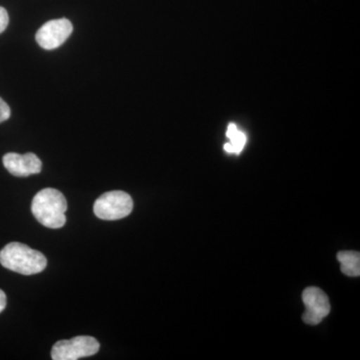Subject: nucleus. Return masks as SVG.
I'll return each mask as SVG.
<instances>
[{"instance_id": "nucleus-1", "label": "nucleus", "mask_w": 360, "mask_h": 360, "mask_svg": "<svg viewBox=\"0 0 360 360\" xmlns=\"http://www.w3.org/2000/svg\"><path fill=\"white\" fill-rule=\"evenodd\" d=\"M0 264L11 271L23 276H32L44 271L46 257L39 251L20 243H8L0 251Z\"/></svg>"}, {"instance_id": "nucleus-2", "label": "nucleus", "mask_w": 360, "mask_h": 360, "mask_svg": "<svg viewBox=\"0 0 360 360\" xmlns=\"http://www.w3.org/2000/svg\"><path fill=\"white\" fill-rule=\"evenodd\" d=\"M32 210L44 226L61 229L66 222L68 201L58 189L44 188L33 198Z\"/></svg>"}, {"instance_id": "nucleus-3", "label": "nucleus", "mask_w": 360, "mask_h": 360, "mask_svg": "<svg viewBox=\"0 0 360 360\" xmlns=\"http://www.w3.org/2000/svg\"><path fill=\"white\" fill-rule=\"evenodd\" d=\"M134 210V201L129 193L122 191H108L99 196L94 205V214L103 220H117L129 217Z\"/></svg>"}, {"instance_id": "nucleus-4", "label": "nucleus", "mask_w": 360, "mask_h": 360, "mask_svg": "<svg viewBox=\"0 0 360 360\" xmlns=\"http://www.w3.org/2000/svg\"><path fill=\"white\" fill-rule=\"evenodd\" d=\"M99 347L98 341L92 336H77L58 341L52 347L51 357L53 360H77L96 354Z\"/></svg>"}, {"instance_id": "nucleus-5", "label": "nucleus", "mask_w": 360, "mask_h": 360, "mask_svg": "<svg viewBox=\"0 0 360 360\" xmlns=\"http://www.w3.org/2000/svg\"><path fill=\"white\" fill-rule=\"evenodd\" d=\"M305 311L302 315L303 321L309 326L321 323L330 312V303L326 293L321 288L310 286L302 293Z\"/></svg>"}, {"instance_id": "nucleus-6", "label": "nucleus", "mask_w": 360, "mask_h": 360, "mask_svg": "<svg viewBox=\"0 0 360 360\" xmlns=\"http://www.w3.org/2000/svg\"><path fill=\"white\" fill-rule=\"evenodd\" d=\"M73 26L66 18L53 20L45 23L37 33V44L46 51L58 49L70 37Z\"/></svg>"}, {"instance_id": "nucleus-7", "label": "nucleus", "mask_w": 360, "mask_h": 360, "mask_svg": "<svg viewBox=\"0 0 360 360\" xmlns=\"http://www.w3.org/2000/svg\"><path fill=\"white\" fill-rule=\"evenodd\" d=\"M4 165L9 174L18 177H26L41 172L42 162L34 153H6L4 156Z\"/></svg>"}, {"instance_id": "nucleus-8", "label": "nucleus", "mask_w": 360, "mask_h": 360, "mask_svg": "<svg viewBox=\"0 0 360 360\" xmlns=\"http://www.w3.org/2000/svg\"><path fill=\"white\" fill-rule=\"evenodd\" d=\"M338 259L341 265V271L345 276L357 277L360 276V255L359 251H340Z\"/></svg>"}, {"instance_id": "nucleus-9", "label": "nucleus", "mask_w": 360, "mask_h": 360, "mask_svg": "<svg viewBox=\"0 0 360 360\" xmlns=\"http://www.w3.org/2000/svg\"><path fill=\"white\" fill-rule=\"evenodd\" d=\"M226 136L229 137V142L224 144V150L229 153L239 155L245 148L248 141L245 132L239 130L238 125L231 123L227 127Z\"/></svg>"}, {"instance_id": "nucleus-10", "label": "nucleus", "mask_w": 360, "mask_h": 360, "mask_svg": "<svg viewBox=\"0 0 360 360\" xmlns=\"http://www.w3.org/2000/svg\"><path fill=\"white\" fill-rule=\"evenodd\" d=\"M11 108L8 104L0 97V123L6 122L11 117Z\"/></svg>"}, {"instance_id": "nucleus-11", "label": "nucleus", "mask_w": 360, "mask_h": 360, "mask_svg": "<svg viewBox=\"0 0 360 360\" xmlns=\"http://www.w3.org/2000/svg\"><path fill=\"white\" fill-rule=\"evenodd\" d=\"M9 22L8 13L6 11V8L0 6V33L4 32L6 30L7 25Z\"/></svg>"}, {"instance_id": "nucleus-12", "label": "nucleus", "mask_w": 360, "mask_h": 360, "mask_svg": "<svg viewBox=\"0 0 360 360\" xmlns=\"http://www.w3.org/2000/svg\"><path fill=\"white\" fill-rule=\"evenodd\" d=\"M6 307V295L1 290H0V314L4 311Z\"/></svg>"}]
</instances>
